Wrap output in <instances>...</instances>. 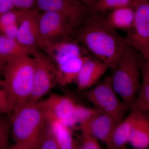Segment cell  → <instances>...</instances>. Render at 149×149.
<instances>
[{"mask_svg":"<svg viewBox=\"0 0 149 149\" xmlns=\"http://www.w3.org/2000/svg\"><path fill=\"white\" fill-rule=\"evenodd\" d=\"M133 112L115 126L106 144L110 149H125L128 144L130 128L134 117Z\"/></svg>","mask_w":149,"mask_h":149,"instance_id":"18","label":"cell"},{"mask_svg":"<svg viewBox=\"0 0 149 149\" xmlns=\"http://www.w3.org/2000/svg\"><path fill=\"white\" fill-rule=\"evenodd\" d=\"M17 30V10L9 11L0 16V34L16 40Z\"/></svg>","mask_w":149,"mask_h":149,"instance_id":"22","label":"cell"},{"mask_svg":"<svg viewBox=\"0 0 149 149\" xmlns=\"http://www.w3.org/2000/svg\"><path fill=\"white\" fill-rule=\"evenodd\" d=\"M80 92L84 99L113 118L118 123L124 119L129 109V107L118 98L113 87L111 75L94 88Z\"/></svg>","mask_w":149,"mask_h":149,"instance_id":"5","label":"cell"},{"mask_svg":"<svg viewBox=\"0 0 149 149\" xmlns=\"http://www.w3.org/2000/svg\"><path fill=\"white\" fill-rule=\"evenodd\" d=\"M83 3L86 7L88 8L91 11V10L99 0H78Z\"/></svg>","mask_w":149,"mask_h":149,"instance_id":"30","label":"cell"},{"mask_svg":"<svg viewBox=\"0 0 149 149\" xmlns=\"http://www.w3.org/2000/svg\"><path fill=\"white\" fill-rule=\"evenodd\" d=\"M112 69L111 76L113 89L129 108L141 83V61L133 48L128 45Z\"/></svg>","mask_w":149,"mask_h":149,"instance_id":"4","label":"cell"},{"mask_svg":"<svg viewBox=\"0 0 149 149\" xmlns=\"http://www.w3.org/2000/svg\"><path fill=\"white\" fill-rule=\"evenodd\" d=\"M15 144L13 149H36L47 123L41 102H27L9 116Z\"/></svg>","mask_w":149,"mask_h":149,"instance_id":"2","label":"cell"},{"mask_svg":"<svg viewBox=\"0 0 149 149\" xmlns=\"http://www.w3.org/2000/svg\"><path fill=\"white\" fill-rule=\"evenodd\" d=\"M140 60L142 81L137 97L129 107L130 112H148L149 111V60Z\"/></svg>","mask_w":149,"mask_h":149,"instance_id":"17","label":"cell"},{"mask_svg":"<svg viewBox=\"0 0 149 149\" xmlns=\"http://www.w3.org/2000/svg\"><path fill=\"white\" fill-rule=\"evenodd\" d=\"M77 27L66 17L53 11L40 14L38 47L43 49L56 40L74 34Z\"/></svg>","mask_w":149,"mask_h":149,"instance_id":"6","label":"cell"},{"mask_svg":"<svg viewBox=\"0 0 149 149\" xmlns=\"http://www.w3.org/2000/svg\"><path fill=\"white\" fill-rule=\"evenodd\" d=\"M14 9L10 0H0V16L7 12Z\"/></svg>","mask_w":149,"mask_h":149,"instance_id":"29","label":"cell"},{"mask_svg":"<svg viewBox=\"0 0 149 149\" xmlns=\"http://www.w3.org/2000/svg\"><path fill=\"white\" fill-rule=\"evenodd\" d=\"M48 124L53 132L59 149L77 148L78 145L74 141L70 127L61 122L49 123Z\"/></svg>","mask_w":149,"mask_h":149,"instance_id":"21","label":"cell"},{"mask_svg":"<svg viewBox=\"0 0 149 149\" xmlns=\"http://www.w3.org/2000/svg\"><path fill=\"white\" fill-rule=\"evenodd\" d=\"M148 2H149V0H130V6L135 9L141 5Z\"/></svg>","mask_w":149,"mask_h":149,"instance_id":"31","label":"cell"},{"mask_svg":"<svg viewBox=\"0 0 149 149\" xmlns=\"http://www.w3.org/2000/svg\"><path fill=\"white\" fill-rule=\"evenodd\" d=\"M36 0H10L14 8L17 10L32 9L35 4Z\"/></svg>","mask_w":149,"mask_h":149,"instance_id":"28","label":"cell"},{"mask_svg":"<svg viewBox=\"0 0 149 149\" xmlns=\"http://www.w3.org/2000/svg\"><path fill=\"white\" fill-rule=\"evenodd\" d=\"M82 140L77 149H100L101 148L99 141L96 137L90 133L81 132Z\"/></svg>","mask_w":149,"mask_h":149,"instance_id":"26","label":"cell"},{"mask_svg":"<svg viewBox=\"0 0 149 149\" xmlns=\"http://www.w3.org/2000/svg\"><path fill=\"white\" fill-rule=\"evenodd\" d=\"M90 56L88 55L77 57L56 66V83L61 86L76 83L80 70Z\"/></svg>","mask_w":149,"mask_h":149,"instance_id":"16","label":"cell"},{"mask_svg":"<svg viewBox=\"0 0 149 149\" xmlns=\"http://www.w3.org/2000/svg\"><path fill=\"white\" fill-rule=\"evenodd\" d=\"M128 143L136 149H146L149 146V118L148 112H133Z\"/></svg>","mask_w":149,"mask_h":149,"instance_id":"15","label":"cell"},{"mask_svg":"<svg viewBox=\"0 0 149 149\" xmlns=\"http://www.w3.org/2000/svg\"><path fill=\"white\" fill-rule=\"evenodd\" d=\"M35 67V58L29 56L10 59L6 63L3 81L10 110L9 115L28 102L32 92Z\"/></svg>","mask_w":149,"mask_h":149,"instance_id":"3","label":"cell"},{"mask_svg":"<svg viewBox=\"0 0 149 149\" xmlns=\"http://www.w3.org/2000/svg\"><path fill=\"white\" fill-rule=\"evenodd\" d=\"M93 14L77 30L75 39L112 69L128 45L107 24L104 17Z\"/></svg>","mask_w":149,"mask_h":149,"instance_id":"1","label":"cell"},{"mask_svg":"<svg viewBox=\"0 0 149 149\" xmlns=\"http://www.w3.org/2000/svg\"><path fill=\"white\" fill-rule=\"evenodd\" d=\"M35 5L43 12H54L63 15L77 27L83 24L91 11L78 0H36Z\"/></svg>","mask_w":149,"mask_h":149,"instance_id":"10","label":"cell"},{"mask_svg":"<svg viewBox=\"0 0 149 149\" xmlns=\"http://www.w3.org/2000/svg\"><path fill=\"white\" fill-rule=\"evenodd\" d=\"M0 113L7 114L10 113L8 99L7 94L6 91L3 80L0 79Z\"/></svg>","mask_w":149,"mask_h":149,"instance_id":"27","label":"cell"},{"mask_svg":"<svg viewBox=\"0 0 149 149\" xmlns=\"http://www.w3.org/2000/svg\"><path fill=\"white\" fill-rule=\"evenodd\" d=\"M41 102L48 123L61 122L70 127L76 124L75 116L79 104L71 98L52 94Z\"/></svg>","mask_w":149,"mask_h":149,"instance_id":"9","label":"cell"},{"mask_svg":"<svg viewBox=\"0 0 149 149\" xmlns=\"http://www.w3.org/2000/svg\"><path fill=\"white\" fill-rule=\"evenodd\" d=\"M0 113V149L8 148L9 147L10 131L11 128L10 121Z\"/></svg>","mask_w":149,"mask_h":149,"instance_id":"25","label":"cell"},{"mask_svg":"<svg viewBox=\"0 0 149 149\" xmlns=\"http://www.w3.org/2000/svg\"><path fill=\"white\" fill-rule=\"evenodd\" d=\"M5 63L4 61L3 60V59L1 56L0 55V68H1L4 65H5Z\"/></svg>","mask_w":149,"mask_h":149,"instance_id":"32","label":"cell"},{"mask_svg":"<svg viewBox=\"0 0 149 149\" xmlns=\"http://www.w3.org/2000/svg\"><path fill=\"white\" fill-rule=\"evenodd\" d=\"M17 10L16 40L27 47L37 49L40 14L32 9Z\"/></svg>","mask_w":149,"mask_h":149,"instance_id":"11","label":"cell"},{"mask_svg":"<svg viewBox=\"0 0 149 149\" xmlns=\"http://www.w3.org/2000/svg\"><path fill=\"white\" fill-rule=\"evenodd\" d=\"M118 123L113 118L102 111L79 124L81 132L88 133L99 141L106 144Z\"/></svg>","mask_w":149,"mask_h":149,"instance_id":"13","label":"cell"},{"mask_svg":"<svg viewBox=\"0 0 149 149\" xmlns=\"http://www.w3.org/2000/svg\"><path fill=\"white\" fill-rule=\"evenodd\" d=\"M43 49L56 66L70 59L88 55L87 49L76 39L68 37L56 40L45 46Z\"/></svg>","mask_w":149,"mask_h":149,"instance_id":"12","label":"cell"},{"mask_svg":"<svg viewBox=\"0 0 149 149\" xmlns=\"http://www.w3.org/2000/svg\"><path fill=\"white\" fill-rule=\"evenodd\" d=\"M35 61L32 92L28 102H38L56 83V66L48 56L36 50L32 54Z\"/></svg>","mask_w":149,"mask_h":149,"instance_id":"7","label":"cell"},{"mask_svg":"<svg viewBox=\"0 0 149 149\" xmlns=\"http://www.w3.org/2000/svg\"><path fill=\"white\" fill-rule=\"evenodd\" d=\"M36 50L23 45L15 39L0 34V55L5 63L10 59L32 55Z\"/></svg>","mask_w":149,"mask_h":149,"instance_id":"20","label":"cell"},{"mask_svg":"<svg viewBox=\"0 0 149 149\" xmlns=\"http://www.w3.org/2000/svg\"><path fill=\"white\" fill-rule=\"evenodd\" d=\"M59 149L54 135L48 124V126H47L40 136L36 149Z\"/></svg>","mask_w":149,"mask_h":149,"instance_id":"24","label":"cell"},{"mask_svg":"<svg viewBox=\"0 0 149 149\" xmlns=\"http://www.w3.org/2000/svg\"><path fill=\"white\" fill-rule=\"evenodd\" d=\"M109 68L97 58L90 56L84 63L78 74L76 83L79 91H85L94 86Z\"/></svg>","mask_w":149,"mask_h":149,"instance_id":"14","label":"cell"},{"mask_svg":"<svg viewBox=\"0 0 149 149\" xmlns=\"http://www.w3.org/2000/svg\"><path fill=\"white\" fill-rule=\"evenodd\" d=\"M124 38L126 43L139 52L143 58L149 60V2L135 8L132 27Z\"/></svg>","mask_w":149,"mask_h":149,"instance_id":"8","label":"cell"},{"mask_svg":"<svg viewBox=\"0 0 149 149\" xmlns=\"http://www.w3.org/2000/svg\"><path fill=\"white\" fill-rule=\"evenodd\" d=\"M135 9L128 6L111 10L105 19L112 29L128 31L133 25Z\"/></svg>","mask_w":149,"mask_h":149,"instance_id":"19","label":"cell"},{"mask_svg":"<svg viewBox=\"0 0 149 149\" xmlns=\"http://www.w3.org/2000/svg\"><path fill=\"white\" fill-rule=\"evenodd\" d=\"M130 0H99L91 10L93 13L130 6Z\"/></svg>","mask_w":149,"mask_h":149,"instance_id":"23","label":"cell"}]
</instances>
